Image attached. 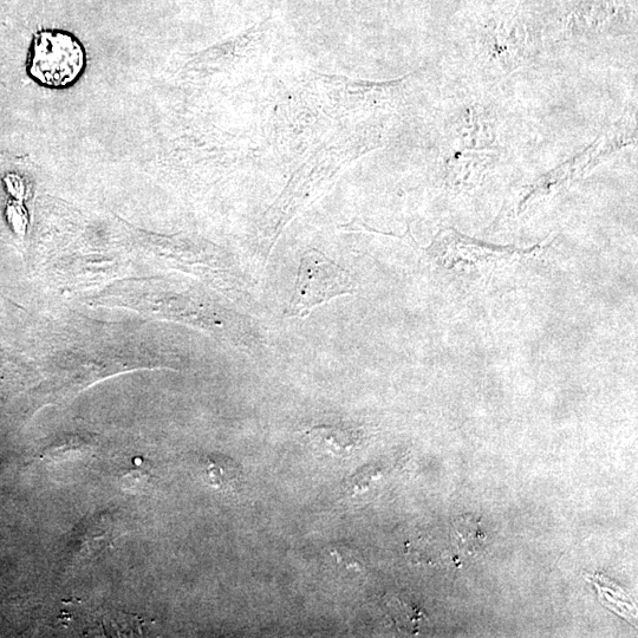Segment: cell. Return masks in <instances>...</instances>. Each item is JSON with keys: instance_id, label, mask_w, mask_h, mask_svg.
<instances>
[{"instance_id": "6da1fadb", "label": "cell", "mask_w": 638, "mask_h": 638, "mask_svg": "<svg viewBox=\"0 0 638 638\" xmlns=\"http://www.w3.org/2000/svg\"><path fill=\"white\" fill-rule=\"evenodd\" d=\"M87 69V50L74 34L62 29H43L31 39L26 74L43 88L68 89Z\"/></svg>"}, {"instance_id": "7a4b0ae2", "label": "cell", "mask_w": 638, "mask_h": 638, "mask_svg": "<svg viewBox=\"0 0 638 638\" xmlns=\"http://www.w3.org/2000/svg\"><path fill=\"white\" fill-rule=\"evenodd\" d=\"M355 290L356 284L349 271L322 251H305L299 264L294 296L285 316H308L319 305L353 294Z\"/></svg>"}, {"instance_id": "3957f363", "label": "cell", "mask_w": 638, "mask_h": 638, "mask_svg": "<svg viewBox=\"0 0 638 638\" xmlns=\"http://www.w3.org/2000/svg\"><path fill=\"white\" fill-rule=\"evenodd\" d=\"M432 255L444 263V265L455 266L459 264H484L509 258L519 251H514L511 247L487 246L474 243L465 237L458 236V233H451L436 240L431 247Z\"/></svg>"}, {"instance_id": "277c9868", "label": "cell", "mask_w": 638, "mask_h": 638, "mask_svg": "<svg viewBox=\"0 0 638 638\" xmlns=\"http://www.w3.org/2000/svg\"><path fill=\"white\" fill-rule=\"evenodd\" d=\"M309 438L325 451L345 455L360 445L362 434L353 428L340 426H317L308 431Z\"/></svg>"}, {"instance_id": "5b68a950", "label": "cell", "mask_w": 638, "mask_h": 638, "mask_svg": "<svg viewBox=\"0 0 638 638\" xmlns=\"http://www.w3.org/2000/svg\"><path fill=\"white\" fill-rule=\"evenodd\" d=\"M207 478L210 483L223 490H233L239 483L240 471L236 462L227 458L208 457L207 458Z\"/></svg>"}, {"instance_id": "8992f818", "label": "cell", "mask_w": 638, "mask_h": 638, "mask_svg": "<svg viewBox=\"0 0 638 638\" xmlns=\"http://www.w3.org/2000/svg\"><path fill=\"white\" fill-rule=\"evenodd\" d=\"M390 614H392L395 623L402 631L407 633H418L420 621L425 618L422 611L413 603L401 600L400 597L392 596L387 600Z\"/></svg>"}, {"instance_id": "52a82bcc", "label": "cell", "mask_w": 638, "mask_h": 638, "mask_svg": "<svg viewBox=\"0 0 638 638\" xmlns=\"http://www.w3.org/2000/svg\"><path fill=\"white\" fill-rule=\"evenodd\" d=\"M455 531L459 537L461 548L474 553L483 545L485 535L480 529V522L471 516L461 517L455 522Z\"/></svg>"}, {"instance_id": "ba28073f", "label": "cell", "mask_w": 638, "mask_h": 638, "mask_svg": "<svg viewBox=\"0 0 638 638\" xmlns=\"http://www.w3.org/2000/svg\"><path fill=\"white\" fill-rule=\"evenodd\" d=\"M329 552L345 569L362 570L364 568L362 552L353 545L337 543L330 546Z\"/></svg>"}]
</instances>
